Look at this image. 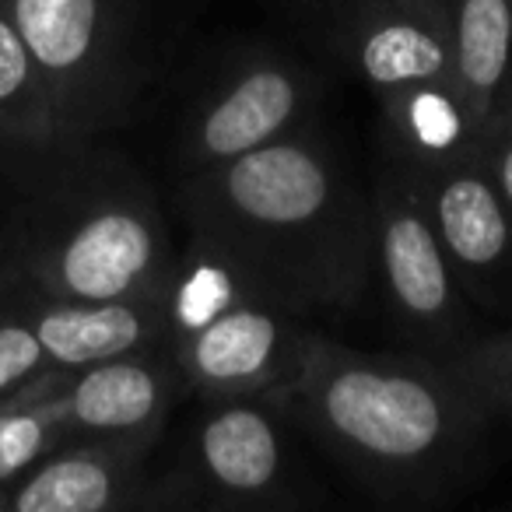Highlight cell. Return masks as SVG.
Returning <instances> with one entry per match:
<instances>
[{
	"mask_svg": "<svg viewBox=\"0 0 512 512\" xmlns=\"http://www.w3.org/2000/svg\"><path fill=\"white\" fill-rule=\"evenodd\" d=\"M446 369L474 390V397L495 418L512 421V330L491 337H474Z\"/></svg>",
	"mask_w": 512,
	"mask_h": 512,
	"instance_id": "18",
	"label": "cell"
},
{
	"mask_svg": "<svg viewBox=\"0 0 512 512\" xmlns=\"http://www.w3.org/2000/svg\"><path fill=\"white\" fill-rule=\"evenodd\" d=\"M376 495L432 502L477 467L495 414L425 355H365L309 334L292 379L264 393Z\"/></svg>",
	"mask_w": 512,
	"mask_h": 512,
	"instance_id": "3",
	"label": "cell"
},
{
	"mask_svg": "<svg viewBox=\"0 0 512 512\" xmlns=\"http://www.w3.org/2000/svg\"><path fill=\"white\" fill-rule=\"evenodd\" d=\"M407 169L418 179L463 292L481 306H498L512 281V211L498 193L484 155L474 151L432 169Z\"/></svg>",
	"mask_w": 512,
	"mask_h": 512,
	"instance_id": "9",
	"label": "cell"
},
{
	"mask_svg": "<svg viewBox=\"0 0 512 512\" xmlns=\"http://www.w3.org/2000/svg\"><path fill=\"white\" fill-rule=\"evenodd\" d=\"M271 397H207L183 477L197 502L267 509L292 498L288 439Z\"/></svg>",
	"mask_w": 512,
	"mask_h": 512,
	"instance_id": "8",
	"label": "cell"
},
{
	"mask_svg": "<svg viewBox=\"0 0 512 512\" xmlns=\"http://www.w3.org/2000/svg\"><path fill=\"white\" fill-rule=\"evenodd\" d=\"M453 78L481 137L512 85V0H446Z\"/></svg>",
	"mask_w": 512,
	"mask_h": 512,
	"instance_id": "14",
	"label": "cell"
},
{
	"mask_svg": "<svg viewBox=\"0 0 512 512\" xmlns=\"http://www.w3.org/2000/svg\"><path fill=\"white\" fill-rule=\"evenodd\" d=\"M481 155L498 193H502V200L512 211V106H505L498 113V120L488 127V134L481 141Z\"/></svg>",
	"mask_w": 512,
	"mask_h": 512,
	"instance_id": "20",
	"label": "cell"
},
{
	"mask_svg": "<svg viewBox=\"0 0 512 512\" xmlns=\"http://www.w3.org/2000/svg\"><path fill=\"white\" fill-rule=\"evenodd\" d=\"M60 137H109L134 120L151 81L141 0H8Z\"/></svg>",
	"mask_w": 512,
	"mask_h": 512,
	"instance_id": "5",
	"label": "cell"
},
{
	"mask_svg": "<svg viewBox=\"0 0 512 512\" xmlns=\"http://www.w3.org/2000/svg\"><path fill=\"white\" fill-rule=\"evenodd\" d=\"M50 369L85 365L148 351L169 337V313L158 299L18 302Z\"/></svg>",
	"mask_w": 512,
	"mask_h": 512,
	"instance_id": "13",
	"label": "cell"
},
{
	"mask_svg": "<svg viewBox=\"0 0 512 512\" xmlns=\"http://www.w3.org/2000/svg\"><path fill=\"white\" fill-rule=\"evenodd\" d=\"M179 379L204 397H260L292 379L309 334L232 256L190 235L165 292Z\"/></svg>",
	"mask_w": 512,
	"mask_h": 512,
	"instance_id": "4",
	"label": "cell"
},
{
	"mask_svg": "<svg viewBox=\"0 0 512 512\" xmlns=\"http://www.w3.org/2000/svg\"><path fill=\"white\" fill-rule=\"evenodd\" d=\"M179 390L183 379L165 344L74 369L64 390L71 432L162 435Z\"/></svg>",
	"mask_w": 512,
	"mask_h": 512,
	"instance_id": "12",
	"label": "cell"
},
{
	"mask_svg": "<svg viewBox=\"0 0 512 512\" xmlns=\"http://www.w3.org/2000/svg\"><path fill=\"white\" fill-rule=\"evenodd\" d=\"M190 228L295 316H348L372 292V200L306 130L232 162L193 169L179 190Z\"/></svg>",
	"mask_w": 512,
	"mask_h": 512,
	"instance_id": "2",
	"label": "cell"
},
{
	"mask_svg": "<svg viewBox=\"0 0 512 512\" xmlns=\"http://www.w3.org/2000/svg\"><path fill=\"white\" fill-rule=\"evenodd\" d=\"M176 260L155 186L106 137L0 148L4 302H165Z\"/></svg>",
	"mask_w": 512,
	"mask_h": 512,
	"instance_id": "1",
	"label": "cell"
},
{
	"mask_svg": "<svg viewBox=\"0 0 512 512\" xmlns=\"http://www.w3.org/2000/svg\"><path fill=\"white\" fill-rule=\"evenodd\" d=\"M505 106H512V85H509V95H505ZM505 106H502V109H505Z\"/></svg>",
	"mask_w": 512,
	"mask_h": 512,
	"instance_id": "22",
	"label": "cell"
},
{
	"mask_svg": "<svg viewBox=\"0 0 512 512\" xmlns=\"http://www.w3.org/2000/svg\"><path fill=\"white\" fill-rule=\"evenodd\" d=\"M43 369H50V365H46L43 348H39L22 306L0 299V400Z\"/></svg>",
	"mask_w": 512,
	"mask_h": 512,
	"instance_id": "19",
	"label": "cell"
},
{
	"mask_svg": "<svg viewBox=\"0 0 512 512\" xmlns=\"http://www.w3.org/2000/svg\"><path fill=\"white\" fill-rule=\"evenodd\" d=\"M313 102L316 78L299 60L274 50L242 53L186 109L179 155L190 172L232 162L302 130Z\"/></svg>",
	"mask_w": 512,
	"mask_h": 512,
	"instance_id": "7",
	"label": "cell"
},
{
	"mask_svg": "<svg viewBox=\"0 0 512 512\" xmlns=\"http://www.w3.org/2000/svg\"><path fill=\"white\" fill-rule=\"evenodd\" d=\"M67 379V369H43L0 400V512L4 491L74 435L64 400Z\"/></svg>",
	"mask_w": 512,
	"mask_h": 512,
	"instance_id": "16",
	"label": "cell"
},
{
	"mask_svg": "<svg viewBox=\"0 0 512 512\" xmlns=\"http://www.w3.org/2000/svg\"><path fill=\"white\" fill-rule=\"evenodd\" d=\"M158 435H71L4 491V512L144 509Z\"/></svg>",
	"mask_w": 512,
	"mask_h": 512,
	"instance_id": "11",
	"label": "cell"
},
{
	"mask_svg": "<svg viewBox=\"0 0 512 512\" xmlns=\"http://www.w3.org/2000/svg\"><path fill=\"white\" fill-rule=\"evenodd\" d=\"M379 106L400 162L414 169H432L481 151L484 137L453 78L414 85Z\"/></svg>",
	"mask_w": 512,
	"mask_h": 512,
	"instance_id": "15",
	"label": "cell"
},
{
	"mask_svg": "<svg viewBox=\"0 0 512 512\" xmlns=\"http://www.w3.org/2000/svg\"><path fill=\"white\" fill-rule=\"evenodd\" d=\"M369 200L372 288H379L393 323L418 344V355L446 365L477 334L418 179L400 162L379 176Z\"/></svg>",
	"mask_w": 512,
	"mask_h": 512,
	"instance_id": "6",
	"label": "cell"
},
{
	"mask_svg": "<svg viewBox=\"0 0 512 512\" xmlns=\"http://www.w3.org/2000/svg\"><path fill=\"white\" fill-rule=\"evenodd\" d=\"M299 4H306V8L313 11V15H320L323 22L330 25V36H334L337 25H341L344 18H348V11L355 8L358 0H299Z\"/></svg>",
	"mask_w": 512,
	"mask_h": 512,
	"instance_id": "21",
	"label": "cell"
},
{
	"mask_svg": "<svg viewBox=\"0 0 512 512\" xmlns=\"http://www.w3.org/2000/svg\"><path fill=\"white\" fill-rule=\"evenodd\" d=\"M330 39L379 102L453 78L446 0H358Z\"/></svg>",
	"mask_w": 512,
	"mask_h": 512,
	"instance_id": "10",
	"label": "cell"
},
{
	"mask_svg": "<svg viewBox=\"0 0 512 512\" xmlns=\"http://www.w3.org/2000/svg\"><path fill=\"white\" fill-rule=\"evenodd\" d=\"M60 137L53 99L18 29L11 4L0 0V148Z\"/></svg>",
	"mask_w": 512,
	"mask_h": 512,
	"instance_id": "17",
	"label": "cell"
}]
</instances>
